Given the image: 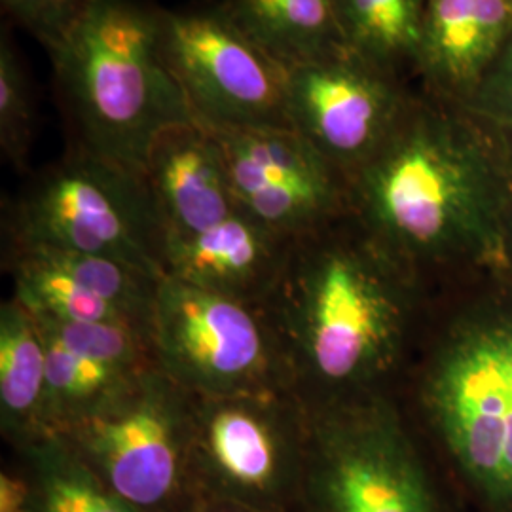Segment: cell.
Returning a JSON list of instances; mask_svg holds the SVG:
<instances>
[{
    "mask_svg": "<svg viewBox=\"0 0 512 512\" xmlns=\"http://www.w3.org/2000/svg\"><path fill=\"white\" fill-rule=\"evenodd\" d=\"M165 239L203 232L239 211L219 143L198 122L164 129L143 167Z\"/></svg>",
    "mask_w": 512,
    "mask_h": 512,
    "instance_id": "obj_15",
    "label": "cell"
},
{
    "mask_svg": "<svg viewBox=\"0 0 512 512\" xmlns=\"http://www.w3.org/2000/svg\"><path fill=\"white\" fill-rule=\"evenodd\" d=\"M90 0H0L4 18L38 40L48 55L65 42Z\"/></svg>",
    "mask_w": 512,
    "mask_h": 512,
    "instance_id": "obj_23",
    "label": "cell"
},
{
    "mask_svg": "<svg viewBox=\"0 0 512 512\" xmlns=\"http://www.w3.org/2000/svg\"><path fill=\"white\" fill-rule=\"evenodd\" d=\"M181 512H277L266 511V509H256L249 505H241L234 501H226V499H217V497H209V495L192 494L190 499L186 501V505Z\"/></svg>",
    "mask_w": 512,
    "mask_h": 512,
    "instance_id": "obj_25",
    "label": "cell"
},
{
    "mask_svg": "<svg viewBox=\"0 0 512 512\" xmlns=\"http://www.w3.org/2000/svg\"><path fill=\"white\" fill-rule=\"evenodd\" d=\"M431 293L349 213L293 239L262 304L304 404L391 391L412 363Z\"/></svg>",
    "mask_w": 512,
    "mask_h": 512,
    "instance_id": "obj_2",
    "label": "cell"
},
{
    "mask_svg": "<svg viewBox=\"0 0 512 512\" xmlns=\"http://www.w3.org/2000/svg\"><path fill=\"white\" fill-rule=\"evenodd\" d=\"M334 8L353 54L416 86L425 0H334Z\"/></svg>",
    "mask_w": 512,
    "mask_h": 512,
    "instance_id": "obj_19",
    "label": "cell"
},
{
    "mask_svg": "<svg viewBox=\"0 0 512 512\" xmlns=\"http://www.w3.org/2000/svg\"><path fill=\"white\" fill-rule=\"evenodd\" d=\"M391 391L306 404L304 512H446Z\"/></svg>",
    "mask_w": 512,
    "mask_h": 512,
    "instance_id": "obj_6",
    "label": "cell"
},
{
    "mask_svg": "<svg viewBox=\"0 0 512 512\" xmlns=\"http://www.w3.org/2000/svg\"><path fill=\"white\" fill-rule=\"evenodd\" d=\"M160 50L203 128L293 129L289 69L239 27L222 0L164 8Z\"/></svg>",
    "mask_w": 512,
    "mask_h": 512,
    "instance_id": "obj_10",
    "label": "cell"
},
{
    "mask_svg": "<svg viewBox=\"0 0 512 512\" xmlns=\"http://www.w3.org/2000/svg\"><path fill=\"white\" fill-rule=\"evenodd\" d=\"M512 35V0H425L416 86L463 110Z\"/></svg>",
    "mask_w": 512,
    "mask_h": 512,
    "instance_id": "obj_14",
    "label": "cell"
},
{
    "mask_svg": "<svg viewBox=\"0 0 512 512\" xmlns=\"http://www.w3.org/2000/svg\"><path fill=\"white\" fill-rule=\"evenodd\" d=\"M501 277H505L507 281L512 283V200L507 209V217H505V228H503V247H501V262H499V270L495 272Z\"/></svg>",
    "mask_w": 512,
    "mask_h": 512,
    "instance_id": "obj_26",
    "label": "cell"
},
{
    "mask_svg": "<svg viewBox=\"0 0 512 512\" xmlns=\"http://www.w3.org/2000/svg\"><path fill=\"white\" fill-rule=\"evenodd\" d=\"M239 27L289 71L348 52L334 0H222Z\"/></svg>",
    "mask_w": 512,
    "mask_h": 512,
    "instance_id": "obj_18",
    "label": "cell"
},
{
    "mask_svg": "<svg viewBox=\"0 0 512 512\" xmlns=\"http://www.w3.org/2000/svg\"><path fill=\"white\" fill-rule=\"evenodd\" d=\"M463 112L512 165V35Z\"/></svg>",
    "mask_w": 512,
    "mask_h": 512,
    "instance_id": "obj_22",
    "label": "cell"
},
{
    "mask_svg": "<svg viewBox=\"0 0 512 512\" xmlns=\"http://www.w3.org/2000/svg\"><path fill=\"white\" fill-rule=\"evenodd\" d=\"M209 131L239 211L268 230L302 238L351 213L348 177L294 129Z\"/></svg>",
    "mask_w": 512,
    "mask_h": 512,
    "instance_id": "obj_11",
    "label": "cell"
},
{
    "mask_svg": "<svg viewBox=\"0 0 512 512\" xmlns=\"http://www.w3.org/2000/svg\"><path fill=\"white\" fill-rule=\"evenodd\" d=\"M192 395L156 363L63 440L110 490L143 512H181L190 499Z\"/></svg>",
    "mask_w": 512,
    "mask_h": 512,
    "instance_id": "obj_9",
    "label": "cell"
},
{
    "mask_svg": "<svg viewBox=\"0 0 512 512\" xmlns=\"http://www.w3.org/2000/svg\"><path fill=\"white\" fill-rule=\"evenodd\" d=\"M349 198L368 234L433 294L499 270L512 165L463 110L418 90L349 179Z\"/></svg>",
    "mask_w": 512,
    "mask_h": 512,
    "instance_id": "obj_1",
    "label": "cell"
},
{
    "mask_svg": "<svg viewBox=\"0 0 512 512\" xmlns=\"http://www.w3.org/2000/svg\"><path fill=\"white\" fill-rule=\"evenodd\" d=\"M33 484V512H143L114 494L57 437L19 450Z\"/></svg>",
    "mask_w": 512,
    "mask_h": 512,
    "instance_id": "obj_20",
    "label": "cell"
},
{
    "mask_svg": "<svg viewBox=\"0 0 512 512\" xmlns=\"http://www.w3.org/2000/svg\"><path fill=\"white\" fill-rule=\"evenodd\" d=\"M46 346L37 319L18 298L0 308V429L23 450L46 439Z\"/></svg>",
    "mask_w": 512,
    "mask_h": 512,
    "instance_id": "obj_17",
    "label": "cell"
},
{
    "mask_svg": "<svg viewBox=\"0 0 512 512\" xmlns=\"http://www.w3.org/2000/svg\"><path fill=\"white\" fill-rule=\"evenodd\" d=\"M416 86L351 50L289 71V120L311 147L351 179L410 107Z\"/></svg>",
    "mask_w": 512,
    "mask_h": 512,
    "instance_id": "obj_12",
    "label": "cell"
},
{
    "mask_svg": "<svg viewBox=\"0 0 512 512\" xmlns=\"http://www.w3.org/2000/svg\"><path fill=\"white\" fill-rule=\"evenodd\" d=\"M306 404L294 391L192 395V494L266 511L302 505Z\"/></svg>",
    "mask_w": 512,
    "mask_h": 512,
    "instance_id": "obj_8",
    "label": "cell"
},
{
    "mask_svg": "<svg viewBox=\"0 0 512 512\" xmlns=\"http://www.w3.org/2000/svg\"><path fill=\"white\" fill-rule=\"evenodd\" d=\"M6 243L105 256L164 277L165 232L143 173L84 150L27 179L4 207Z\"/></svg>",
    "mask_w": 512,
    "mask_h": 512,
    "instance_id": "obj_5",
    "label": "cell"
},
{
    "mask_svg": "<svg viewBox=\"0 0 512 512\" xmlns=\"http://www.w3.org/2000/svg\"><path fill=\"white\" fill-rule=\"evenodd\" d=\"M162 10L156 0H90L50 54L67 147L143 173L154 139L194 122L162 57Z\"/></svg>",
    "mask_w": 512,
    "mask_h": 512,
    "instance_id": "obj_4",
    "label": "cell"
},
{
    "mask_svg": "<svg viewBox=\"0 0 512 512\" xmlns=\"http://www.w3.org/2000/svg\"><path fill=\"white\" fill-rule=\"evenodd\" d=\"M148 338L156 366L190 395L294 391L281 342L260 304L164 275L152 302Z\"/></svg>",
    "mask_w": 512,
    "mask_h": 512,
    "instance_id": "obj_7",
    "label": "cell"
},
{
    "mask_svg": "<svg viewBox=\"0 0 512 512\" xmlns=\"http://www.w3.org/2000/svg\"><path fill=\"white\" fill-rule=\"evenodd\" d=\"M0 512H33V484L27 471H2Z\"/></svg>",
    "mask_w": 512,
    "mask_h": 512,
    "instance_id": "obj_24",
    "label": "cell"
},
{
    "mask_svg": "<svg viewBox=\"0 0 512 512\" xmlns=\"http://www.w3.org/2000/svg\"><path fill=\"white\" fill-rule=\"evenodd\" d=\"M37 133L31 76L6 27L0 31V150L16 171L29 169Z\"/></svg>",
    "mask_w": 512,
    "mask_h": 512,
    "instance_id": "obj_21",
    "label": "cell"
},
{
    "mask_svg": "<svg viewBox=\"0 0 512 512\" xmlns=\"http://www.w3.org/2000/svg\"><path fill=\"white\" fill-rule=\"evenodd\" d=\"M33 317L46 346V437L92 416L154 365L148 330Z\"/></svg>",
    "mask_w": 512,
    "mask_h": 512,
    "instance_id": "obj_13",
    "label": "cell"
},
{
    "mask_svg": "<svg viewBox=\"0 0 512 512\" xmlns=\"http://www.w3.org/2000/svg\"><path fill=\"white\" fill-rule=\"evenodd\" d=\"M425 435L476 512H512V283L486 274L431 298L412 363Z\"/></svg>",
    "mask_w": 512,
    "mask_h": 512,
    "instance_id": "obj_3",
    "label": "cell"
},
{
    "mask_svg": "<svg viewBox=\"0 0 512 512\" xmlns=\"http://www.w3.org/2000/svg\"><path fill=\"white\" fill-rule=\"evenodd\" d=\"M293 239L236 211L219 224L164 243L165 275L211 293L264 304Z\"/></svg>",
    "mask_w": 512,
    "mask_h": 512,
    "instance_id": "obj_16",
    "label": "cell"
}]
</instances>
